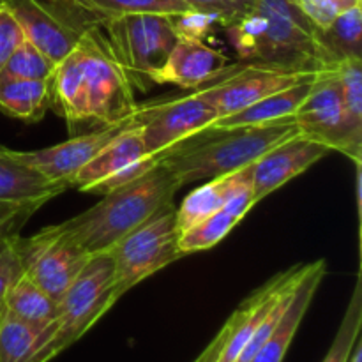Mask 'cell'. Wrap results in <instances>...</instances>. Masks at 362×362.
Masks as SVG:
<instances>
[{
	"label": "cell",
	"mask_w": 362,
	"mask_h": 362,
	"mask_svg": "<svg viewBox=\"0 0 362 362\" xmlns=\"http://www.w3.org/2000/svg\"><path fill=\"white\" fill-rule=\"evenodd\" d=\"M293 122L303 136L325 145L331 152L336 151L346 156L349 145L338 64L318 73L313 88L293 115Z\"/></svg>",
	"instance_id": "obj_12"
},
{
	"label": "cell",
	"mask_w": 362,
	"mask_h": 362,
	"mask_svg": "<svg viewBox=\"0 0 362 362\" xmlns=\"http://www.w3.org/2000/svg\"><path fill=\"white\" fill-rule=\"evenodd\" d=\"M180 187L175 173L158 161L145 175L110 191L90 209L60 225L90 255L106 253L141 223L172 205Z\"/></svg>",
	"instance_id": "obj_2"
},
{
	"label": "cell",
	"mask_w": 362,
	"mask_h": 362,
	"mask_svg": "<svg viewBox=\"0 0 362 362\" xmlns=\"http://www.w3.org/2000/svg\"><path fill=\"white\" fill-rule=\"evenodd\" d=\"M317 37L332 66L346 59H362V7L343 11L329 27L317 28Z\"/></svg>",
	"instance_id": "obj_25"
},
{
	"label": "cell",
	"mask_w": 362,
	"mask_h": 362,
	"mask_svg": "<svg viewBox=\"0 0 362 362\" xmlns=\"http://www.w3.org/2000/svg\"><path fill=\"white\" fill-rule=\"evenodd\" d=\"M327 265L325 260H317L313 264H308L306 272L300 278L299 285L296 286L290 299L288 306L283 311L281 318L276 324L274 331L267 338V341L262 345V349L255 354V357L250 362H283L288 346L324 279Z\"/></svg>",
	"instance_id": "obj_17"
},
{
	"label": "cell",
	"mask_w": 362,
	"mask_h": 362,
	"mask_svg": "<svg viewBox=\"0 0 362 362\" xmlns=\"http://www.w3.org/2000/svg\"><path fill=\"white\" fill-rule=\"evenodd\" d=\"M338 78L349 145L346 156L359 165L362 158V59H346L339 62Z\"/></svg>",
	"instance_id": "obj_24"
},
{
	"label": "cell",
	"mask_w": 362,
	"mask_h": 362,
	"mask_svg": "<svg viewBox=\"0 0 362 362\" xmlns=\"http://www.w3.org/2000/svg\"><path fill=\"white\" fill-rule=\"evenodd\" d=\"M362 329V281L357 278L356 286H354L352 297L349 300L345 315L341 318L338 332L334 336L331 349H329L327 356L324 357L322 362H350L352 357L354 346H356L357 339L361 338Z\"/></svg>",
	"instance_id": "obj_28"
},
{
	"label": "cell",
	"mask_w": 362,
	"mask_h": 362,
	"mask_svg": "<svg viewBox=\"0 0 362 362\" xmlns=\"http://www.w3.org/2000/svg\"><path fill=\"white\" fill-rule=\"evenodd\" d=\"M170 20H172L177 34L186 35V37L200 39V41H205L211 35V32L214 30V27H218V25L221 27L219 18L216 14L198 9H187L184 13L172 14Z\"/></svg>",
	"instance_id": "obj_33"
},
{
	"label": "cell",
	"mask_w": 362,
	"mask_h": 362,
	"mask_svg": "<svg viewBox=\"0 0 362 362\" xmlns=\"http://www.w3.org/2000/svg\"><path fill=\"white\" fill-rule=\"evenodd\" d=\"M52 106L73 134L81 127H106L129 122L138 112L134 87L110 52L101 28L80 35L69 55L52 74Z\"/></svg>",
	"instance_id": "obj_1"
},
{
	"label": "cell",
	"mask_w": 362,
	"mask_h": 362,
	"mask_svg": "<svg viewBox=\"0 0 362 362\" xmlns=\"http://www.w3.org/2000/svg\"><path fill=\"white\" fill-rule=\"evenodd\" d=\"M45 202L30 204H0V240L6 237L18 235L25 223L42 207Z\"/></svg>",
	"instance_id": "obj_35"
},
{
	"label": "cell",
	"mask_w": 362,
	"mask_h": 362,
	"mask_svg": "<svg viewBox=\"0 0 362 362\" xmlns=\"http://www.w3.org/2000/svg\"><path fill=\"white\" fill-rule=\"evenodd\" d=\"M216 120V110L197 90L170 101L138 106L134 115V122L141 129L145 152L158 161L170 148L209 129Z\"/></svg>",
	"instance_id": "obj_10"
},
{
	"label": "cell",
	"mask_w": 362,
	"mask_h": 362,
	"mask_svg": "<svg viewBox=\"0 0 362 362\" xmlns=\"http://www.w3.org/2000/svg\"><path fill=\"white\" fill-rule=\"evenodd\" d=\"M25 39L20 25L14 20L13 14L0 4V74L6 67L7 60L13 55L14 49L18 48L21 41Z\"/></svg>",
	"instance_id": "obj_37"
},
{
	"label": "cell",
	"mask_w": 362,
	"mask_h": 362,
	"mask_svg": "<svg viewBox=\"0 0 362 362\" xmlns=\"http://www.w3.org/2000/svg\"><path fill=\"white\" fill-rule=\"evenodd\" d=\"M55 64L30 41L23 39L7 60L0 76L21 80H52Z\"/></svg>",
	"instance_id": "obj_30"
},
{
	"label": "cell",
	"mask_w": 362,
	"mask_h": 362,
	"mask_svg": "<svg viewBox=\"0 0 362 362\" xmlns=\"http://www.w3.org/2000/svg\"><path fill=\"white\" fill-rule=\"evenodd\" d=\"M292 2L315 28L329 27L343 11L361 6V0H292Z\"/></svg>",
	"instance_id": "obj_31"
},
{
	"label": "cell",
	"mask_w": 362,
	"mask_h": 362,
	"mask_svg": "<svg viewBox=\"0 0 362 362\" xmlns=\"http://www.w3.org/2000/svg\"><path fill=\"white\" fill-rule=\"evenodd\" d=\"M318 73L306 78V80L299 81V83L292 85V87H286L283 90L274 92V94L253 103V105L240 110V112L221 117L209 129H230V127L258 126V124L281 122V120L293 119L299 106L303 105V101L308 98L311 88H313Z\"/></svg>",
	"instance_id": "obj_20"
},
{
	"label": "cell",
	"mask_w": 362,
	"mask_h": 362,
	"mask_svg": "<svg viewBox=\"0 0 362 362\" xmlns=\"http://www.w3.org/2000/svg\"><path fill=\"white\" fill-rule=\"evenodd\" d=\"M110 52L126 71L134 90H148L168 60L179 34L168 14L138 13L99 25Z\"/></svg>",
	"instance_id": "obj_5"
},
{
	"label": "cell",
	"mask_w": 362,
	"mask_h": 362,
	"mask_svg": "<svg viewBox=\"0 0 362 362\" xmlns=\"http://www.w3.org/2000/svg\"><path fill=\"white\" fill-rule=\"evenodd\" d=\"M145 156H147V152H145L144 140H141V129L133 120L122 133L117 134L98 156H94L71 179V187L88 191L92 186L108 179L126 166L133 165L134 161L145 158Z\"/></svg>",
	"instance_id": "obj_19"
},
{
	"label": "cell",
	"mask_w": 362,
	"mask_h": 362,
	"mask_svg": "<svg viewBox=\"0 0 362 362\" xmlns=\"http://www.w3.org/2000/svg\"><path fill=\"white\" fill-rule=\"evenodd\" d=\"M156 163H158V159L151 158V156H145V158L134 161L133 165L126 166V168H122L120 172L113 173V175L108 177V179L98 182L95 186H92L88 191H92V193H101V194L110 193V191L117 189V187L124 186V184L133 182V180H136L138 177L145 175L148 170L154 168Z\"/></svg>",
	"instance_id": "obj_36"
},
{
	"label": "cell",
	"mask_w": 362,
	"mask_h": 362,
	"mask_svg": "<svg viewBox=\"0 0 362 362\" xmlns=\"http://www.w3.org/2000/svg\"><path fill=\"white\" fill-rule=\"evenodd\" d=\"M134 120V119H133ZM133 120L117 126L95 127L83 134L69 138L53 147L39 148V151H11L9 154L23 165L30 166L48 180L55 184H67L71 187V179L98 156L117 134L122 133Z\"/></svg>",
	"instance_id": "obj_13"
},
{
	"label": "cell",
	"mask_w": 362,
	"mask_h": 362,
	"mask_svg": "<svg viewBox=\"0 0 362 362\" xmlns=\"http://www.w3.org/2000/svg\"><path fill=\"white\" fill-rule=\"evenodd\" d=\"M23 276L20 253V233L0 240V300L7 296L14 283Z\"/></svg>",
	"instance_id": "obj_32"
},
{
	"label": "cell",
	"mask_w": 362,
	"mask_h": 362,
	"mask_svg": "<svg viewBox=\"0 0 362 362\" xmlns=\"http://www.w3.org/2000/svg\"><path fill=\"white\" fill-rule=\"evenodd\" d=\"M350 362H362V341L361 338L357 339L356 346H354L352 357H350Z\"/></svg>",
	"instance_id": "obj_38"
},
{
	"label": "cell",
	"mask_w": 362,
	"mask_h": 362,
	"mask_svg": "<svg viewBox=\"0 0 362 362\" xmlns=\"http://www.w3.org/2000/svg\"><path fill=\"white\" fill-rule=\"evenodd\" d=\"M52 106L49 80L0 76V112L25 122H37Z\"/></svg>",
	"instance_id": "obj_23"
},
{
	"label": "cell",
	"mask_w": 362,
	"mask_h": 362,
	"mask_svg": "<svg viewBox=\"0 0 362 362\" xmlns=\"http://www.w3.org/2000/svg\"><path fill=\"white\" fill-rule=\"evenodd\" d=\"M115 267L110 253L92 255L73 285L59 300V315L42 329L34 352L25 362H48L81 338L113 304Z\"/></svg>",
	"instance_id": "obj_4"
},
{
	"label": "cell",
	"mask_w": 362,
	"mask_h": 362,
	"mask_svg": "<svg viewBox=\"0 0 362 362\" xmlns=\"http://www.w3.org/2000/svg\"><path fill=\"white\" fill-rule=\"evenodd\" d=\"M39 325L6 315L0 324V362H25L41 336Z\"/></svg>",
	"instance_id": "obj_29"
},
{
	"label": "cell",
	"mask_w": 362,
	"mask_h": 362,
	"mask_svg": "<svg viewBox=\"0 0 362 362\" xmlns=\"http://www.w3.org/2000/svg\"><path fill=\"white\" fill-rule=\"evenodd\" d=\"M4 304L7 315L39 327L49 325L59 315V303L25 276H21L7 292Z\"/></svg>",
	"instance_id": "obj_26"
},
{
	"label": "cell",
	"mask_w": 362,
	"mask_h": 362,
	"mask_svg": "<svg viewBox=\"0 0 362 362\" xmlns=\"http://www.w3.org/2000/svg\"><path fill=\"white\" fill-rule=\"evenodd\" d=\"M20 25L25 39L37 46L53 64L69 55L81 34L57 14L48 0H0Z\"/></svg>",
	"instance_id": "obj_15"
},
{
	"label": "cell",
	"mask_w": 362,
	"mask_h": 362,
	"mask_svg": "<svg viewBox=\"0 0 362 362\" xmlns=\"http://www.w3.org/2000/svg\"><path fill=\"white\" fill-rule=\"evenodd\" d=\"M329 152L331 151L325 145L310 140L300 133L265 152L251 165V187L257 204L310 170Z\"/></svg>",
	"instance_id": "obj_14"
},
{
	"label": "cell",
	"mask_w": 362,
	"mask_h": 362,
	"mask_svg": "<svg viewBox=\"0 0 362 362\" xmlns=\"http://www.w3.org/2000/svg\"><path fill=\"white\" fill-rule=\"evenodd\" d=\"M228 66V57L200 39L179 35L165 66L156 74L154 85L172 83L180 88L204 87Z\"/></svg>",
	"instance_id": "obj_16"
},
{
	"label": "cell",
	"mask_w": 362,
	"mask_h": 362,
	"mask_svg": "<svg viewBox=\"0 0 362 362\" xmlns=\"http://www.w3.org/2000/svg\"><path fill=\"white\" fill-rule=\"evenodd\" d=\"M175 205L161 209L108 251L115 267V292L120 297L133 286L182 257L179 250Z\"/></svg>",
	"instance_id": "obj_7"
},
{
	"label": "cell",
	"mask_w": 362,
	"mask_h": 362,
	"mask_svg": "<svg viewBox=\"0 0 362 362\" xmlns=\"http://www.w3.org/2000/svg\"><path fill=\"white\" fill-rule=\"evenodd\" d=\"M265 28L250 62L286 71H324L332 67L317 37V28L292 0H257Z\"/></svg>",
	"instance_id": "obj_6"
},
{
	"label": "cell",
	"mask_w": 362,
	"mask_h": 362,
	"mask_svg": "<svg viewBox=\"0 0 362 362\" xmlns=\"http://www.w3.org/2000/svg\"><path fill=\"white\" fill-rule=\"evenodd\" d=\"M257 205L253 187L240 191L235 197L230 198L225 207L211 214L209 218L202 219L200 223L191 228L184 230L179 235V250L182 255L198 253L214 247L221 243L233 228L240 223V219Z\"/></svg>",
	"instance_id": "obj_21"
},
{
	"label": "cell",
	"mask_w": 362,
	"mask_h": 362,
	"mask_svg": "<svg viewBox=\"0 0 362 362\" xmlns=\"http://www.w3.org/2000/svg\"><path fill=\"white\" fill-rule=\"evenodd\" d=\"M69 189L67 184H55L23 165L9 154V148L0 147V204H30L49 202Z\"/></svg>",
	"instance_id": "obj_22"
},
{
	"label": "cell",
	"mask_w": 362,
	"mask_h": 362,
	"mask_svg": "<svg viewBox=\"0 0 362 362\" xmlns=\"http://www.w3.org/2000/svg\"><path fill=\"white\" fill-rule=\"evenodd\" d=\"M69 2L87 18L92 27L126 14L158 13L172 16L191 9L180 0H69Z\"/></svg>",
	"instance_id": "obj_27"
},
{
	"label": "cell",
	"mask_w": 362,
	"mask_h": 362,
	"mask_svg": "<svg viewBox=\"0 0 362 362\" xmlns=\"http://www.w3.org/2000/svg\"><path fill=\"white\" fill-rule=\"evenodd\" d=\"M297 133L299 127L293 119L230 129H205L170 148L159 161L168 166L184 186L247 168L265 152Z\"/></svg>",
	"instance_id": "obj_3"
},
{
	"label": "cell",
	"mask_w": 362,
	"mask_h": 362,
	"mask_svg": "<svg viewBox=\"0 0 362 362\" xmlns=\"http://www.w3.org/2000/svg\"><path fill=\"white\" fill-rule=\"evenodd\" d=\"M191 9L212 13L219 18L221 27H230L235 23L240 16L253 9L257 0H180Z\"/></svg>",
	"instance_id": "obj_34"
},
{
	"label": "cell",
	"mask_w": 362,
	"mask_h": 362,
	"mask_svg": "<svg viewBox=\"0 0 362 362\" xmlns=\"http://www.w3.org/2000/svg\"><path fill=\"white\" fill-rule=\"evenodd\" d=\"M7 311H6V304H4V300H0V324H2V320L6 318Z\"/></svg>",
	"instance_id": "obj_39"
},
{
	"label": "cell",
	"mask_w": 362,
	"mask_h": 362,
	"mask_svg": "<svg viewBox=\"0 0 362 362\" xmlns=\"http://www.w3.org/2000/svg\"><path fill=\"white\" fill-rule=\"evenodd\" d=\"M308 264L293 265L269 279L255 290L226 320L214 341L205 349L197 362H237L258 325L262 324L276 303L293 290L306 272Z\"/></svg>",
	"instance_id": "obj_11"
},
{
	"label": "cell",
	"mask_w": 362,
	"mask_h": 362,
	"mask_svg": "<svg viewBox=\"0 0 362 362\" xmlns=\"http://www.w3.org/2000/svg\"><path fill=\"white\" fill-rule=\"evenodd\" d=\"M317 73L318 71H286L264 64L239 62L226 66L223 73L197 88V92L216 110L218 119H221Z\"/></svg>",
	"instance_id": "obj_9"
},
{
	"label": "cell",
	"mask_w": 362,
	"mask_h": 362,
	"mask_svg": "<svg viewBox=\"0 0 362 362\" xmlns=\"http://www.w3.org/2000/svg\"><path fill=\"white\" fill-rule=\"evenodd\" d=\"M20 253L25 278L57 303L92 257L60 223L45 226L27 239L20 237Z\"/></svg>",
	"instance_id": "obj_8"
},
{
	"label": "cell",
	"mask_w": 362,
	"mask_h": 362,
	"mask_svg": "<svg viewBox=\"0 0 362 362\" xmlns=\"http://www.w3.org/2000/svg\"><path fill=\"white\" fill-rule=\"evenodd\" d=\"M247 187H251V166L239 170V172L228 173V175L216 177V179L207 180L200 187L191 191L184 198L182 204L175 207L179 233L218 212L219 209L225 207L230 198H233L237 193L247 189Z\"/></svg>",
	"instance_id": "obj_18"
}]
</instances>
